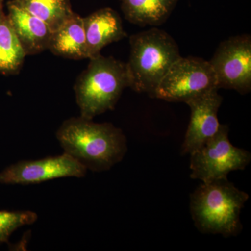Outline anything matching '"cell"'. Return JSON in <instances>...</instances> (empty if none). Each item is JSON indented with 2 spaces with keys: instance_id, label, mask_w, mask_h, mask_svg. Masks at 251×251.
<instances>
[{
  "instance_id": "obj_1",
  "label": "cell",
  "mask_w": 251,
  "mask_h": 251,
  "mask_svg": "<svg viewBox=\"0 0 251 251\" xmlns=\"http://www.w3.org/2000/svg\"><path fill=\"white\" fill-rule=\"evenodd\" d=\"M56 136L64 152L87 171H108L123 159L127 151L126 138L120 128L81 116L63 122Z\"/></svg>"
},
{
  "instance_id": "obj_2",
  "label": "cell",
  "mask_w": 251,
  "mask_h": 251,
  "mask_svg": "<svg viewBox=\"0 0 251 251\" xmlns=\"http://www.w3.org/2000/svg\"><path fill=\"white\" fill-rule=\"evenodd\" d=\"M249 198L227 178L202 182L191 196L196 227L202 233L237 236L242 229L241 211Z\"/></svg>"
},
{
  "instance_id": "obj_3",
  "label": "cell",
  "mask_w": 251,
  "mask_h": 251,
  "mask_svg": "<svg viewBox=\"0 0 251 251\" xmlns=\"http://www.w3.org/2000/svg\"><path fill=\"white\" fill-rule=\"evenodd\" d=\"M130 87L154 98L162 79L181 57L177 44L166 31L153 27L130 36Z\"/></svg>"
},
{
  "instance_id": "obj_4",
  "label": "cell",
  "mask_w": 251,
  "mask_h": 251,
  "mask_svg": "<svg viewBox=\"0 0 251 251\" xmlns=\"http://www.w3.org/2000/svg\"><path fill=\"white\" fill-rule=\"evenodd\" d=\"M90 59L74 90L80 116L93 120L115 108L123 91L130 87V78L126 63L100 54Z\"/></svg>"
},
{
  "instance_id": "obj_5",
  "label": "cell",
  "mask_w": 251,
  "mask_h": 251,
  "mask_svg": "<svg viewBox=\"0 0 251 251\" xmlns=\"http://www.w3.org/2000/svg\"><path fill=\"white\" fill-rule=\"evenodd\" d=\"M229 128L221 125L219 130L199 150L191 154V177L202 182L227 178L230 172L243 171L251 161L247 150L229 141Z\"/></svg>"
},
{
  "instance_id": "obj_6",
  "label": "cell",
  "mask_w": 251,
  "mask_h": 251,
  "mask_svg": "<svg viewBox=\"0 0 251 251\" xmlns=\"http://www.w3.org/2000/svg\"><path fill=\"white\" fill-rule=\"evenodd\" d=\"M214 89H218L217 80L208 61L200 57H181L162 79L154 98L186 103Z\"/></svg>"
},
{
  "instance_id": "obj_7",
  "label": "cell",
  "mask_w": 251,
  "mask_h": 251,
  "mask_svg": "<svg viewBox=\"0 0 251 251\" xmlns=\"http://www.w3.org/2000/svg\"><path fill=\"white\" fill-rule=\"evenodd\" d=\"M209 62L215 74L219 90H234L241 94L251 92L250 35L232 36L223 41Z\"/></svg>"
},
{
  "instance_id": "obj_8",
  "label": "cell",
  "mask_w": 251,
  "mask_h": 251,
  "mask_svg": "<svg viewBox=\"0 0 251 251\" xmlns=\"http://www.w3.org/2000/svg\"><path fill=\"white\" fill-rule=\"evenodd\" d=\"M87 170L77 160L62 155L38 160H23L0 173V183L30 185L64 177H84Z\"/></svg>"
},
{
  "instance_id": "obj_9",
  "label": "cell",
  "mask_w": 251,
  "mask_h": 251,
  "mask_svg": "<svg viewBox=\"0 0 251 251\" xmlns=\"http://www.w3.org/2000/svg\"><path fill=\"white\" fill-rule=\"evenodd\" d=\"M218 90L214 89L186 102L191 109V118L181 146L182 155L192 154L219 130L218 111L223 98Z\"/></svg>"
},
{
  "instance_id": "obj_10",
  "label": "cell",
  "mask_w": 251,
  "mask_h": 251,
  "mask_svg": "<svg viewBox=\"0 0 251 251\" xmlns=\"http://www.w3.org/2000/svg\"><path fill=\"white\" fill-rule=\"evenodd\" d=\"M88 59L97 57L108 44L126 37L117 11L106 7L83 18Z\"/></svg>"
},
{
  "instance_id": "obj_11",
  "label": "cell",
  "mask_w": 251,
  "mask_h": 251,
  "mask_svg": "<svg viewBox=\"0 0 251 251\" xmlns=\"http://www.w3.org/2000/svg\"><path fill=\"white\" fill-rule=\"evenodd\" d=\"M8 18L26 55L42 52L49 49L53 31L39 18L15 4L8 1Z\"/></svg>"
},
{
  "instance_id": "obj_12",
  "label": "cell",
  "mask_w": 251,
  "mask_h": 251,
  "mask_svg": "<svg viewBox=\"0 0 251 251\" xmlns=\"http://www.w3.org/2000/svg\"><path fill=\"white\" fill-rule=\"evenodd\" d=\"M49 50L66 58H88L83 18L74 13L53 31Z\"/></svg>"
},
{
  "instance_id": "obj_13",
  "label": "cell",
  "mask_w": 251,
  "mask_h": 251,
  "mask_svg": "<svg viewBox=\"0 0 251 251\" xmlns=\"http://www.w3.org/2000/svg\"><path fill=\"white\" fill-rule=\"evenodd\" d=\"M128 22L139 25H161L171 16L179 0H120Z\"/></svg>"
},
{
  "instance_id": "obj_14",
  "label": "cell",
  "mask_w": 251,
  "mask_h": 251,
  "mask_svg": "<svg viewBox=\"0 0 251 251\" xmlns=\"http://www.w3.org/2000/svg\"><path fill=\"white\" fill-rule=\"evenodd\" d=\"M4 2L0 0V73L8 75L18 72L27 55L5 13Z\"/></svg>"
},
{
  "instance_id": "obj_15",
  "label": "cell",
  "mask_w": 251,
  "mask_h": 251,
  "mask_svg": "<svg viewBox=\"0 0 251 251\" xmlns=\"http://www.w3.org/2000/svg\"><path fill=\"white\" fill-rule=\"evenodd\" d=\"M15 4L56 30L74 14L70 0H13Z\"/></svg>"
},
{
  "instance_id": "obj_16",
  "label": "cell",
  "mask_w": 251,
  "mask_h": 251,
  "mask_svg": "<svg viewBox=\"0 0 251 251\" xmlns=\"http://www.w3.org/2000/svg\"><path fill=\"white\" fill-rule=\"evenodd\" d=\"M37 219L31 211H0V244L7 242L16 229L34 224Z\"/></svg>"
}]
</instances>
